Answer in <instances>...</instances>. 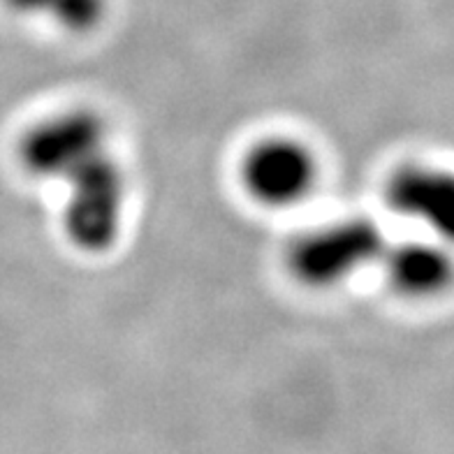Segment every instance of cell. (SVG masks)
I'll use <instances>...</instances> for the list:
<instances>
[{"instance_id":"obj_1","label":"cell","mask_w":454,"mask_h":454,"mask_svg":"<svg viewBox=\"0 0 454 454\" xmlns=\"http://www.w3.org/2000/svg\"><path fill=\"white\" fill-rule=\"evenodd\" d=\"M66 188V234L72 244L89 253L112 248L123 232L130 185L112 144L77 158L56 176Z\"/></svg>"},{"instance_id":"obj_2","label":"cell","mask_w":454,"mask_h":454,"mask_svg":"<svg viewBox=\"0 0 454 454\" xmlns=\"http://www.w3.org/2000/svg\"><path fill=\"white\" fill-rule=\"evenodd\" d=\"M387 241L369 218H343L313 227L293 241L287 267L297 281L323 290L350 281L383 260Z\"/></svg>"},{"instance_id":"obj_3","label":"cell","mask_w":454,"mask_h":454,"mask_svg":"<svg viewBox=\"0 0 454 454\" xmlns=\"http://www.w3.org/2000/svg\"><path fill=\"white\" fill-rule=\"evenodd\" d=\"M241 181L257 202L267 207H294L304 202L317 184V160L299 139L270 137L248 149L241 162Z\"/></svg>"},{"instance_id":"obj_4","label":"cell","mask_w":454,"mask_h":454,"mask_svg":"<svg viewBox=\"0 0 454 454\" xmlns=\"http://www.w3.org/2000/svg\"><path fill=\"white\" fill-rule=\"evenodd\" d=\"M112 144L109 126L90 109H67L47 116L26 130L19 160L35 179L54 181L60 169L90 151Z\"/></svg>"},{"instance_id":"obj_5","label":"cell","mask_w":454,"mask_h":454,"mask_svg":"<svg viewBox=\"0 0 454 454\" xmlns=\"http://www.w3.org/2000/svg\"><path fill=\"white\" fill-rule=\"evenodd\" d=\"M387 204L403 218L425 225L434 239L454 248V172L434 165H406L385 188Z\"/></svg>"},{"instance_id":"obj_6","label":"cell","mask_w":454,"mask_h":454,"mask_svg":"<svg viewBox=\"0 0 454 454\" xmlns=\"http://www.w3.org/2000/svg\"><path fill=\"white\" fill-rule=\"evenodd\" d=\"M389 286L411 299H431L454 286L452 248L442 241H403L385 248L380 260Z\"/></svg>"},{"instance_id":"obj_7","label":"cell","mask_w":454,"mask_h":454,"mask_svg":"<svg viewBox=\"0 0 454 454\" xmlns=\"http://www.w3.org/2000/svg\"><path fill=\"white\" fill-rule=\"evenodd\" d=\"M17 14L49 19L51 24L74 33H86L100 26L107 12V0H5Z\"/></svg>"}]
</instances>
